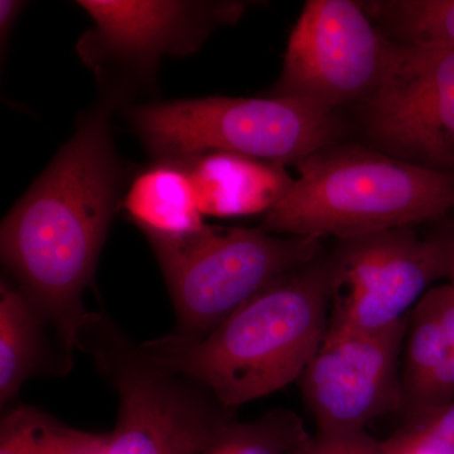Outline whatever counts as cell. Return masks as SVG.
Returning a JSON list of instances; mask_svg holds the SVG:
<instances>
[{
	"instance_id": "obj_1",
	"label": "cell",
	"mask_w": 454,
	"mask_h": 454,
	"mask_svg": "<svg viewBox=\"0 0 454 454\" xmlns=\"http://www.w3.org/2000/svg\"><path fill=\"white\" fill-rule=\"evenodd\" d=\"M115 103L106 94L80 116L74 136L0 229L3 264L71 358L89 315L83 294L121 201L110 124Z\"/></svg>"
},
{
	"instance_id": "obj_2",
	"label": "cell",
	"mask_w": 454,
	"mask_h": 454,
	"mask_svg": "<svg viewBox=\"0 0 454 454\" xmlns=\"http://www.w3.org/2000/svg\"><path fill=\"white\" fill-rule=\"evenodd\" d=\"M333 301L330 258L262 289L203 339L167 334L139 343L164 372L199 382L232 409L301 379L321 348Z\"/></svg>"
},
{
	"instance_id": "obj_3",
	"label": "cell",
	"mask_w": 454,
	"mask_h": 454,
	"mask_svg": "<svg viewBox=\"0 0 454 454\" xmlns=\"http://www.w3.org/2000/svg\"><path fill=\"white\" fill-rule=\"evenodd\" d=\"M264 215L271 234L340 240L404 229L454 208V175L366 149H324Z\"/></svg>"
},
{
	"instance_id": "obj_4",
	"label": "cell",
	"mask_w": 454,
	"mask_h": 454,
	"mask_svg": "<svg viewBox=\"0 0 454 454\" xmlns=\"http://www.w3.org/2000/svg\"><path fill=\"white\" fill-rule=\"evenodd\" d=\"M131 127L155 162L227 153L271 164H301L330 146L333 113L297 98H184L134 106Z\"/></svg>"
},
{
	"instance_id": "obj_5",
	"label": "cell",
	"mask_w": 454,
	"mask_h": 454,
	"mask_svg": "<svg viewBox=\"0 0 454 454\" xmlns=\"http://www.w3.org/2000/svg\"><path fill=\"white\" fill-rule=\"evenodd\" d=\"M145 235L168 288L175 333L197 340L321 249V239L262 229L203 225L184 235Z\"/></svg>"
},
{
	"instance_id": "obj_6",
	"label": "cell",
	"mask_w": 454,
	"mask_h": 454,
	"mask_svg": "<svg viewBox=\"0 0 454 454\" xmlns=\"http://www.w3.org/2000/svg\"><path fill=\"white\" fill-rule=\"evenodd\" d=\"M79 349L118 395L101 454H203L231 411L199 382L155 366L110 317L89 312Z\"/></svg>"
},
{
	"instance_id": "obj_7",
	"label": "cell",
	"mask_w": 454,
	"mask_h": 454,
	"mask_svg": "<svg viewBox=\"0 0 454 454\" xmlns=\"http://www.w3.org/2000/svg\"><path fill=\"white\" fill-rule=\"evenodd\" d=\"M395 42L360 2L309 0L286 44L274 97L325 112L369 98L387 73Z\"/></svg>"
},
{
	"instance_id": "obj_8",
	"label": "cell",
	"mask_w": 454,
	"mask_h": 454,
	"mask_svg": "<svg viewBox=\"0 0 454 454\" xmlns=\"http://www.w3.org/2000/svg\"><path fill=\"white\" fill-rule=\"evenodd\" d=\"M330 262L327 330L381 333L408 318L430 286L447 277V236L420 239L404 227L340 240Z\"/></svg>"
},
{
	"instance_id": "obj_9",
	"label": "cell",
	"mask_w": 454,
	"mask_h": 454,
	"mask_svg": "<svg viewBox=\"0 0 454 454\" xmlns=\"http://www.w3.org/2000/svg\"><path fill=\"white\" fill-rule=\"evenodd\" d=\"M77 5L92 20L77 51L107 86L116 74L153 77L163 57L192 55L245 9L241 3L186 0H80Z\"/></svg>"
},
{
	"instance_id": "obj_10",
	"label": "cell",
	"mask_w": 454,
	"mask_h": 454,
	"mask_svg": "<svg viewBox=\"0 0 454 454\" xmlns=\"http://www.w3.org/2000/svg\"><path fill=\"white\" fill-rule=\"evenodd\" d=\"M409 317L375 333H325L301 373V395L318 434L366 432L403 406L399 358Z\"/></svg>"
},
{
	"instance_id": "obj_11",
	"label": "cell",
	"mask_w": 454,
	"mask_h": 454,
	"mask_svg": "<svg viewBox=\"0 0 454 454\" xmlns=\"http://www.w3.org/2000/svg\"><path fill=\"white\" fill-rule=\"evenodd\" d=\"M370 136L408 162L454 169V50L395 42L380 85L367 98Z\"/></svg>"
},
{
	"instance_id": "obj_12",
	"label": "cell",
	"mask_w": 454,
	"mask_h": 454,
	"mask_svg": "<svg viewBox=\"0 0 454 454\" xmlns=\"http://www.w3.org/2000/svg\"><path fill=\"white\" fill-rule=\"evenodd\" d=\"M50 333L53 334L25 293L3 278L0 282L2 406L13 402L29 379L38 375L64 376L73 369V360L51 348L47 340Z\"/></svg>"
},
{
	"instance_id": "obj_13",
	"label": "cell",
	"mask_w": 454,
	"mask_h": 454,
	"mask_svg": "<svg viewBox=\"0 0 454 454\" xmlns=\"http://www.w3.org/2000/svg\"><path fill=\"white\" fill-rule=\"evenodd\" d=\"M176 163L192 179L203 216L267 212L288 184L258 160L234 154L206 153Z\"/></svg>"
},
{
	"instance_id": "obj_14",
	"label": "cell",
	"mask_w": 454,
	"mask_h": 454,
	"mask_svg": "<svg viewBox=\"0 0 454 454\" xmlns=\"http://www.w3.org/2000/svg\"><path fill=\"white\" fill-rule=\"evenodd\" d=\"M124 207L143 232L184 235L205 225L192 179L176 162L160 160L140 173Z\"/></svg>"
},
{
	"instance_id": "obj_15",
	"label": "cell",
	"mask_w": 454,
	"mask_h": 454,
	"mask_svg": "<svg viewBox=\"0 0 454 454\" xmlns=\"http://www.w3.org/2000/svg\"><path fill=\"white\" fill-rule=\"evenodd\" d=\"M110 433H90L59 422L37 408L8 411L0 422V454H101Z\"/></svg>"
},
{
	"instance_id": "obj_16",
	"label": "cell",
	"mask_w": 454,
	"mask_h": 454,
	"mask_svg": "<svg viewBox=\"0 0 454 454\" xmlns=\"http://www.w3.org/2000/svg\"><path fill=\"white\" fill-rule=\"evenodd\" d=\"M361 4L396 43L454 50V0H376Z\"/></svg>"
},
{
	"instance_id": "obj_17",
	"label": "cell",
	"mask_w": 454,
	"mask_h": 454,
	"mask_svg": "<svg viewBox=\"0 0 454 454\" xmlns=\"http://www.w3.org/2000/svg\"><path fill=\"white\" fill-rule=\"evenodd\" d=\"M310 437L297 414L276 409L249 422L223 424L203 454H298Z\"/></svg>"
},
{
	"instance_id": "obj_18",
	"label": "cell",
	"mask_w": 454,
	"mask_h": 454,
	"mask_svg": "<svg viewBox=\"0 0 454 454\" xmlns=\"http://www.w3.org/2000/svg\"><path fill=\"white\" fill-rule=\"evenodd\" d=\"M406 333L402 373L403 405L423 387L452 348L437 317L424 298L411 310Z\"/></svg>"
},
{
	"instance_id": "obj_19",
	"label": "cell",
	"mask_w": 454,
	"mask_h": 454,
	"mask_svg": "<svg viewBox=\"0 0 454 454\" xmlns=\"http://www.w3.org/2000/svg\"><path fill=\"white\" fill-rule=\"evenodd\" d=\"M454 402V348H450L437 369L417 393L403 405L411 422L434 413Z\"/></svg>"
},
{
	"instance_id": "obj_20",
	"label": "cell",
	"mask_w": 454,
	"mask_h": 454,
	"mask_svg": "<svg viewBox=\"0 0 454 454\" xmlns=\"http://www.w3.org/2000/svg\"><path fill=\"white\" fill-rule=\"evenodd\" d=\"M387 446L389 454H454V447L414 426L397 433L387 441Z\"/></svg>"
},
{
	"instance_id": "obj_21",
	"label": "cell",
	"mask_w": 454,
	"mask_h": 454,
	"mask_svg": "<svg viewBox=\"0 0 454 454\" xmlns=\"http://www.w3.org/2000/svg\"><path fill=\"white\" fill-rule=\"evenodd\" d=\"M424 301L437 317L450 348H454V289L450 284L430 288Z\"/></svg>"
},
{
	"instance_id": "obj_22",
	"label": "cell",
	"mask_w": 454,
	"mask_h": 454,
	"mask_svg": "<svg viewBox=\"0 0 454 454\" xmlns=\"http://www.w3.org/2000/svg\"><path fill=\"white\" fill-rule=\"evenodd\" d=\"M409 426L418 427L427 434L454 447V402Z\"/></svg>"
},
{
	"instance_id": "obj_23",
	"label": "cell",
	"mask_w": 454,
	"mask_h": 454,
	"mask_svg": "<svg viewBox=\"0 0 454 454\" xmlns=\"http://www.w3.org/2000/svg\"><path fill=\"white\" fill-rule=\"evenodd\" d=\"M25 8V2L20 0H2L0 2V44L2 53L4 55V49L7 47L12 29L16 26L20 12Z\"/></svg>"
},
{
	"instance_id": "obj_24",
	"label": "cell",
	"mask_w": 454,
	"mask_h": 454,
	"mask_svg": "<svg viewBox=\"0 0 454 454\" xmlns=\"http://www.w3.org/2000/svg\"><path fill=\"white\" fill-rule=\"evenodd\" d=\"M300 454H373L370 450L356 446H348V444H337V446H327L312 448V450H304Z\"/></svg>"
},
{
	"instance_id": "obj_25",
	"label": "cell",
	"mask_w": 454,
	"mask_h": 454,
	"mask_svg": "<svg viewBox=\"0 0 454 454\" xmlns=\"http://www.w3.org/2000/svg\"><path fill=\"white\" fill-rule=\"evenodd\" d=\"M448 240V265L447 277L450 279V286L454 289V235L447 236Z\"/></svg>"
}]
</instances>
